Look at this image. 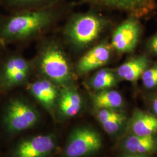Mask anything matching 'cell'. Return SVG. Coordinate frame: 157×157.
<instances>
[{"label": "cell", "instance_id": "6da1fadb", "mask_svg": "<svg viewBox=\"0 0 157 157\" xmlns=\"http://www.w3.org/2000/svg\"><path fill=\"white\" fill-rule=\"evenodd\" d=\"M56 17L51 8H39L0 20V42L6 44L25 39L47 28Z\"/></svg>", "mask_w": 157, "mask_h": 157}, {"label": "cell", "instance_id": "7a4b0ae2", "mask_svg": "<svg viewBox=\"0 0 157 157\" xmlns=\"http://www.w3.org/2000/svg\"><path fill=\"white\" fill-rule=\"evenodd\" d=\"M104 23L102 17L94 13L77 15L69 24L67 30V37L75 46L86 47L98 37Z\"/></svg>", "mask_w": 157, "mask_h": 157}, {"label": "cell", "instance_id": "3957f363", "mask_svg": "<svg viewBox=\"0 0 157 157\" xmlns=\"http://www.w3.org/2000/svg\"><path fill=\"white\" fill-rule=\"evenodd\" d=\"M43 73L53 82L63 84L71 78V71L67 58L56 45H51L43 52L40 61Z\"/></svg>", "mask_w": 157, "mask_h": 157}, {"label": "cell", "instance_id": "277c9868", "mask_svg": "<svg viewBox=\"0 0 157 157\" xmlns=\"http://www.w3.org/2000/svg\"><path fill=\"white\" fill-rule=\"evenodd\" d=\"M38 119L36 111L21 99H11L6 105L4 122L6 129L11 132L17 133L29 129Z\"/></svg>", "mask_w": 157, "mask_h": 157}, {"label": "cell", "instance_id": "5b68a950", "mask_svg": "<svg viewBox=\"0 0 157 157\" xmlns=\"http://www.w3.org/2000/svg\"><path fill=\"white\" fill-rule=\"evenodd\" d=\"M102 142L100 135L93 129L81 127L70 135L65 150V157H83L98 151Z\"/></svg>", "mask_w": 157, "mask_h": 157}, {"label": "cell", "instance_id": "8992f818", "mask_svg": "<svg viewBox=\"0 0 157 157\" xmlns=\"http://www.w3.org/2000/svg\"><path fill=\"white\" fill-rule=\"evenodd\" d=\"M28 62L18 56H10L0 64V87L10 89L22 84L28 76Z\"/></svg>", "mask_w": 157, "mask_h": 157}, {"label": "cell", "instance_id": "52a82bcc", "mask_svg": "<svg viewBox=\"0 0 157 157\" xmlns=\"http://www.w3.org/2000/svg\"><path fill=\"white\" fill-rule=\"evenodd\" d=\"M140 33V26L134 18L121 24L112 35V46L121 52H129L137 45Z\"/></svg>", "mask_w": 157, "mask_h": 157}, {"label": "cell", "instance_id": "ba28073f", "mask_svg": "<svg viewBox=\"0 0 157 157\" xmlns=\"http://www.w3.org/2000/svg\"><path fill=\"white\" fill-rule=\"evenodd\" d=\"M54 135H40L24 140L17 147L14 157H46L56 148Z\"/></svg>", "mask_w": 157, "mask_h": 157}, {"label": "cell", "instance_id": "9c48e42d", "mask_svg": "<svg viewBox=\"0 0 157 157\" xmlns=\"http://www.w3.org/2000/svg\"><path fill=\"white\" fill-rule=\"evenodd\" d=\"M128 12L134 17L148 15L155 6V0H84Z\"/></svg>", "mask_w": 157, "mask_h": 157}, {"label": "cell", "instance_id": "30bf717a", "mask_svg": "<svg viewBox=\"0 0 157 157\" xmlns=\"http://www.w3.org/2000/svg\"><path fill=\"white\" fill-rule=\"evenodd\" d=\"M111 47L107 43H102L88 51L79 60L77 70L80 74L88 73L106 64L111 57Z\"/></svg>", "mask_w": 157, "mask_h": 157}, {"label": "cell", "instance_id": "8fae6325", "mask_svg": "<svg viewBox=\"0 0 157 157\" xmlns=\"http://www.w3.org/2000/svg\"><path fill=\"white\" fill-rule=\"evenodd\" d=\"M132 135L152 136L157 133V117L139 109L135 110L129 122Z\"/></svg>", "mask_w": 157, "mask_h": 157}, {"label": "cell", "instance_id": "7c38bea8", "mask_svg": "<svg viewBox=\"0 0 157 157\" xmlns=\"http://www.w3.org/2000/svg\"><path fill=\"white\" fill-rule=\"evenodd\" d=\"M29 90L32 95L46 108L51 109L58 98L56 87L48 80H40L30 84Z\"/></svg>", "mask_w": 157, "mask_h": 157}, {"label": "cell", "instance_id": "4fadbf2b", "mask_svg": "<svg viewBox=\"0 0 157 157\" xmlns=\"http://www.w3.org/2000/svg\"><path fill=\"white\" fill-rule=\"evenodd\" d=\"M124 151L129 154H146L157 151V137L154 135L139 136L131 135L126 137L122 144Z\"/></svg>", "mask_w": 157, "mask_h": 157}, {"label": "cell", "instance_id": "5bb4252c", "mask_svg": "<svg viewBox=\"0 0 157 157\" xmlns=\"http://www.w3.org/2000/svg\"><path fill=\"white\" fill-rule=\"evenodd\" d=\"M82 105V98L77 90L67 88L61 93L59 99V109L64 117L71 118L78 115Z\"/></svg>", "mask_w": 157, "mask_h": 157}, {"label": "cell", "instance_id": "9a60e30c", "mask_svg": "<svg viewBox=\"0 0 157 157\" xmlns=\"http://www.w3.org/2000/svg\"><path fill=\"white\" fill-rule=\"evenodd\" d=\"M148 61L146 56L135 58L118 67L117 73L120 78L129 82H135L147 69Z\"/></svg>", "mask_w": 157, "mask_h": 157}, {"label": "cell", "instance_id": "2e32d148", "mask_svg": "<svg viewBox=\"0 0 157 157\" xmlns=\"http://www.w3.org/2000/svg\"><path fill=\"white\" fill-rule=\"evenodd\" d=\"M93 104L98 109H116L123 105V98L115 90H102L93 97Z\"/></svg>", "mask_w": 157, "mask_h": 157}, {"label": "cell", "instance_id": "e0dca14e", "mask_svg": "<svg viewBox=\"0 0 157 157\" xmlns=\"http://www.w3.org/2000/svg\"><path fill=\"white\" fill-rule=\"evenodd\" d=\"M117 83L115 74L109 69H101L94 75L91 80L92 87L96 90H108Z\"/></svg>", "mask_w": 157, "mask_h": 157}, {"label": "cell", "instance_id": "ac0fdd59", "mask_svg": "<svg viewBox=\"0 0 157 157\" xmlns=\"http://www.w3.org/2000/svg\"><path fill=\"white\" fill-rule=\"evenodd\" d=\"M144 86L147 89H152L157 86V65L146 69L141 75Z\"/></svg>", "mask_w": 157, "mask_h": 157}, {"label": "cell", "instance_id": "d6986e66", "mask_svg": "<svg viewBox=\"0 0 157 157\" xmlns=\"http://www.w3.org/2000/svg\"><path fill=\"white\" fill-rule=\"evenodd\" d=\"M56 0H7L8 3L15 7L27 8L32 6H40L50 4Z\"/></svg>", "mask_w": 157, "mask_h": 157}, {"label": "cell", "instance_id": "ffe728a7", "mask_svg": "<svg viewBox=\"0 0 157 157\" xmlns=\"http://www.w3.org/2000/svg\"><path fill=\"white\" fill-rule=\"evenodd\" d=\"M126 117L124 115L121 117L113 119L110 121L101 124L103 129L108 134L112 135L118 132L126 121Z\"/></svg>", "mask_w": 157, "mask_h": 157}, {"label": "cell", "instance_id": "44dd1931", "mask_svg": "<svg viewBox=\"0 0 157 157\" xmlns=\"http://www.w3.org/2000/svg\"><path fill=\"white\" fill-rule=\"evenodd\" d=\"M124 114L115 111V109H100L97 115V118L100 122L102 124L113 119L119 118L124 115Z\"/></svg>", "mask_w": 157, "mask_h": 157}, {"label": "cell", "instance_id": "7402d4cb", "mask_svg": "<svg viewBox=\"0 0 157 157\" xmlns=\"http://www.w3.org/2000/svg\"><path fill=\"white\" fill-rule=\"evenodd\" d=\"M150 45L152 50L157 54V34L154 36L151 40Z\"/></svg>", "mask_w": 157, "mask_h": 157}, {"label": "cell", "instance_id": "603a6c76", "mask_svg": "<svg viewBox=\"0 0 157 157\" xmlns=\"http://www.w3.org/2000/svg\"><path fill=\"white\" fill-rule=\"evenodd\" d=\"M122 157H148L146 154H128L124 155Z\"/></svg>", "mask_w": 157, "mask_h": 157}, {"label": "cell", "instance_id": "cb8c5ba5", "mask_svg": "<svg viewBox=\"0 0 157 157\" xmlns=\"http://www.w3.org/2000/svg\"><path fill=\"white\" fill-rule=\"evenodd\" d=\"M152 109L157 117V97L154 100L152 103Z\"/></svg>", "mask_w": 157, "mask_h": 157}, {"label": "cell", "instance_id": "d4e9b609", "mask_svg": "<svg viewBox=\"0 0 157 157\" xmlns=\"http://www.w3.org/2000/svg\"><path fill=\"white\" fill-rule=\"evenodd\" d=\"M1 59H0V64H1Z\"/></svg>", "mask_w": 157, "mask_h": 157}]
</instances>
